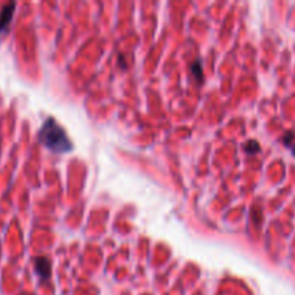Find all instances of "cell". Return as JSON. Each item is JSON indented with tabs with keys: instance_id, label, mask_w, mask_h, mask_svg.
<instances>
[{
	"instance_id": "6da1fadb",
	"label": "cell",
	"mask_w": 295,
	"mask_h": 295,
	"mask_svg": "<svg viewBox=\"0 0 295 295\" xmlns=\"http://www.w3.org/2000/svg\"><path fill=\"white\" fill-rule=\"evenodd\" d=\"M39 140L46 148L55 153H68L72 150L74 144L67 136L65 130L58 124V121L52 117H48L45 123L39 130Z\"/></svg>"
},
{
	"instance_id": "7a4b0ae2",
	"label": "cell",
	"mask_w": 295,
	"mask_h": 295,
	"mask_svg": "<svg viewBox=\"0 0 295 295\" xmlns=\"http://www.w3.org/2000/svg\"><path fill=\"white\" fill-rule=\"evenodd\" d=\"M35 269L42 279H48L51 275V262L45 256H38L35 258Z\"/></svg>"
},
{
	"instance_id": "3957f363",
	"label": "cell",
	"mask_w": 295,
	"mask_h": 295,
	"mask_svg": "<svg viewBox=\"0 0 295 295\" xmlns=\"http://www.w3.org/2000/svg\"><path fill=\"white\" fill-rule=\"evenodd\" d=\"M15 8H16L15 3H8V5L2 9V12H0V32H3V31L8 29L12 18H13V13H15Z\"/></svg>"
},
{
	"instance_id": "277c9868",
	"label": "cell",
	"mask_w": 295,
	"mask_h": 295,
	"mask_svg": "<svg viewBox=\"0 0 295 295\" xmlns=\"http://www.w3.org/2000/svg\"><path fill=\"white\" fill-rule=\"evenodd\" d=\"M192 72L196 74V78H197V80H202L203 74H202V67H200V62H199V61H196V62L193 64V67H192Z\"/></svg>"
}]
</instances>
